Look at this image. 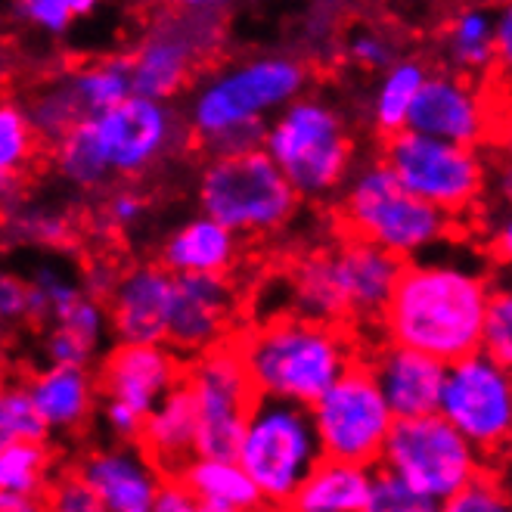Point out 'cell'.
<instances>
[{
    "mask_svg": "<svg viewBox=\"0 0 512 512\" xmlns=\"http://www.w3.org/2000/svg\"><path fill=\"white\" fill-rule=\"evenodd\" d=\"M491 280L457 261L404 264L391 289L382 323L385 339L423 351L441 364L481 348Z\"/></svg>",
    "mask_w": 512,
    "mask_h": 512,
    "instance_id": "obj_1",
    "label": "cell"
},
{
    "mask_svg": "<svg viewBox=\"0 0 512 512\" xmlns=\"http://www.w3.org/2000/svg\"><path fill=\"white\" fill-rule=\"evenodd\" d=\"M258 395L311 404L354 360L342 323L286 314L233 339Z\"/></svg>",
    "mask_w": 512,
    "mask_h": 512,
    "instance_id": "obj_2",
    "label": "cell"
},
{
    "mask_svg": "<svg viewBox=\"0 0 512 512\" xmlns=\"http://www.w3.org/2000/svg\"><path fill=\"white\" fill-rule=\"evenodd\" d=\"M401 267L398 255L351 236L295 267L292 314L326 323H370L382 317Z\"/></svg>",
    "mask_w": 512,
    "mask_h": 512,
    "instance_id": "obj_3",
    "label": "cell"
},
{
    "mask_svg": "<svg viewBox=\"0 0 512 512\" xmlns=\"http://www.w3.org/2000/svg\"><path fill=\"white\" fill-rule=\"evenodd\" d=\"M323 460L308 404L255 395L236 463L246 469L267 509H289L301 481Z\"/></svg>",
    "mask_w": 512,
    "mask_h": 512,
    "instance_id": "obj_4",
    "label": "cell"
},
{
    "mask_svg": "<svg viewBox=\"0 0 512 512\" xmlns=\"http://www.w3.org/2000/svg\"><path fill=\"white\" fill-rule=\"evenodd\" d=\"M264 128L261 149L274 159L298 199H320L333 193L348 177L354 159V140L342 115L323 103L295 97Z\"/></svg>",
    "mask_w": 512,
    "mask_h": 512,
    "instance_id": "obj_5",
    "label": "cell"
},
{
    "mask_svg": "<svg viewBox=\"0 0 512 512\" xmlns=\"http://www.w3.org/2000/svg\"><path fill=\"white\" fill-rule=\"evenodd\" d=\"M308 84V69L292 56H258L230 66L208 81L190 106V131L196 140L212 149L230 134L295 100Z\"/></svg>",
    "mask_w": 512,
    "mask_h": 512,
    "instance_id": "obj_6",
    "label": "cell"
},
{
    "mask_svg": "<svg viewBox=\"0 0 512 512\" xmlns=\"http://www.w3.org/2000/svg\"><path fill=\"white\" fill-rule=\"evenodd\" d=\"M342 215L351 236L367 239L401 261L444 243L454 230V218L413 196L385 162L367 165L351 180Z\"/></svg>",
    "mask_w": 512,
    "mask_h": 512,
    "instance_id": "obj_7",
    "label": "cell"
},
{
    "mask_svg": "<svg viewBox=\"0 0 512 512\" xmlns=\"http://www.w3.org/2000/svg\"><path fill=\"white\" fill-rule=\"evenodd\" d=\"M202 215L239 236L274 233L298 212V193L264 149L208 156L199 180Z\"/></svg>",
    "mask_w": 512,
    "mask_h": 512,
    "instance_id": "obj_8",
    "label": "cell"
},
{
    "mask_svg": "<svg viewBox=\"0 0 512 512\" xmlns=\"http://www.w3.org/2000/svg\"><path fill=\"white\" fill-rule=\"evenodd\" d=\"M379 466L401 475L413 491L441 509L472 475L488 466V460L435 410L395 419Z\"/></svg>",
    "mask_w": 512,
    "mask_h": 512,
    "instance_id": "obj_9",
    "label": "cell"
},
{
    "mask_svg": "<svg viewBox=\"0 0 512 512\" xmlns=\"http://www.w3.org/2000/svg\"><path fill=\"white\" fill-rule=\"evenodd\" d=\"M382 162L395 171V177L413 196L432 202L450 218L472 212L485 193L488 168L478 146H463L404 128L385 137Z\"/></svg>",
    "mask_w": 512,
    "mask_h": 512,
    "instance_id": "obj_10",
    "label": "cell"
},
{
    "mask_svg": "<svg viewBox=\"0 0 512 512\" xmlns=\"http://www.w3.org/2000/svg\"><path fill=\"white\" fill-rule=\"evenodd\" d=\"M184 388L196 419V457H236L255 385L233 342H218L193 357Z\"/></svg>",
    "mask_w": 512,
    "mask_h": 512,
    "instance_id": "obj_11",
    "label": "cell"
},
{
    "mask_svg": "<svg viewBox=\"0 0 512 512\" xmlns=\"http://www.w3.org/2000/svg\"><path fill=\"white\" fill-rule=\"evenodd\" d=\"M308 410L323 457L357 466H379L395 413L382 398L370 367L351 364L333 385L323 388V395L308 404Z\"/></svg>",
    "mask_w": 512,
    "mask_h": 512,
    "instance_id": "obj_12",
    "label": "cell"
},
{
    "mask_svg": "<svg viewBox=\"0 0 512 512\" xmlns=\"http://www.w3.org/2000/svg\"><path fill=\"white\" fill-rule=\"evenodd\" d=\"M438 413L491 463L503 454L512 435L509 367L485 351L450 360L444 370Z\"/></svg>",
    "mask_w": 512,
    "mask_h": 512,
    "instance_id": "obj_13",
    "label": "cell"
},
{
    "mask_svg": "<svg viewBox=\"0 0 512 512\" xmlns=\"http://www.w3.org/2000/svg\"><path fill=\"white\" fill-rule=\"evenodd\" d=\"M90 125L109 174L122 177H140L159 165L180 140V122L168 100H149L140 94H128L122 103L90 115Z\"/></svg>",
    "mask_w": 512,
    "mask_h": 512,
    "instance_id": "obj_14",
    "label": "cell"
},
{
    "mask_svg": "<svg viewBox=\"0 0 512 512\" xmlns=\"http://www.w3.org/2000/svg\"><path fill=\"white\" fill-rule=\"evenodd\" d=\"M236 289L227 274H174V301L165 345L177 357H196L227 339Z\"/></svg>",
    "mask_w": 512,
    "mask_h": 512,
    "instance_id": "obj_15",
    "label": "cell"
},
{
    "mask_svg": "<svg viewBox=\"0 0 512 512\" xmlns=\"http://www.w3.org/2000/svg\"><path fill=\"white\" fill-rule=\"evenodd\" d=\"M407 128L463 146H481L494 131V115L481 90L463 75L429 72L407 112Z\"/></svg>",
    "mask_w": 512,
    "mask_h": 512,
    "instance_id": "obj_16",
    "label": "cell"
},
{
    "mask_svg": "<svg viewBox=\"0 0 512 512\" xmlns=\"http://www.w3.org/2000/svg\"><path fill=\"white\" fill-rule=\"evenodd\" d=\"M109 301V329L115 342H165L174 301V274L162 264H140L118 277Z\"/></svg>",
    "mask_w": 512,
    "mask_h": 512,
    "instance_id": "obj_17",
    "label": "cell"
},
{
    "mask_svg": "<svg viewBox=\"0 0 512 512\" xmlns=\"http://www.w3.org/2000/svg\"><path fill=\"white\" fill-rule=\"evenodd\" d=\"M180 379H184V364L165 342H118V348L103 360L100 391L146 416L174 385H180Z\"/></svg>",
    "mask_w": 512,
    "mask_h": 512,
    "instance_id": "obj_18",
    "label": "cell"
},
{
    "mask_svg": "<svg viewBox=\"0 0 512 512\" xmlns=\"http://www.w3.org/2000/svg\"><path fill=\"white\" fill-rule=\"evenodd\" d=\"M78 475L94 488L100 512H153L162 472L137 441L103 447L84 457Z\"/></svg>",
    "mask_w": 512,
    "mask_h": 512,
    "instance_id": "obj_19",
    "label": "cell"
},
{
    "mask_svg": "<svg viewBox=\"0 0 512 512\" xmlns=\"http://www.w3.org/2000/svg\"><path fill=\"white\" fill-rule=\"evenodd\" d=\"M444 370L447 364H441V360L395 342L379 348L370 364V373L395 419L435 413L444 385Z\"/></svg>",
    "mask_w": 512,
    "mask_h": 512,
    "instance_id": "obj_20",
    "label": "cell"
},
{
    "mask_svg": "<svg viewBox=\"0 0 512 512\" xmlns=\"http://www.w3.org/2000/svg\"><path fill=\"white\" fill-rule=\"evenodd\" d=\"M137 444L156 463L162 475H177L196 457V419L184 382L174 385L168 395L143 416Z\"/></svg>",
    "mask_w": 512,
    "mask_h": 512,
    "instance_id": "obj_21",
    "label": "cell"
},
{
    "mask_svg": "<svg viewBox=\"0 0 512 512\" xmlns=\"http://www.w3.org/2000/svg\"><path fill=\"white\" fill-rule=\"evenodd\" d=\"M25 391L47 432H63V435L87 423L97 398L94 376L87 373V367H72V364H50L25 385Z\"/></svg>",
    "mask_w": 512,
    "mask_h": 512,
    "instance_id": "obj_22",
    "label": "cell"
},
{
    "mask_svg": "<svg viewBox=\"0 0 512 512\" xmlns=\"http://www.w3.org/2000/svg\"><path fill=\"white\" fill-rule=\"evenodd\" d=\"M239 258V233L199 215L162 243V267L171 274H230Z\"/></svg>",
    "mask_w": 512,
    "mask_h": 512,
    "instance_id": "obj_23",
    "label": "cell"
},
{
    "mask_svg": "<svg viewBox=\"0 0 512 512\" xmlns=\"http://www.w3.org/2000/svg\"><path fill=\"white\" fill-rule=\"evenodd\" d=\"M196 59V41L177 28H162L146 38L131 59V94L171 100L187 84Z\"/></svg>",
    "mask_w": 512,
    "mask_h": 512,
    "instance_id": "obj_24",
    "label": "cell"
},
{
    "mask_svg": "<svg viewBox=\"0 0 512 512\" xmlns=\"http://www.w3.org/2000/svg\"><path fill=\"white\" fill-rule=\"evenodd\" d=\"M177 478L196 497V512H252L267 509L255 481L236 457H193Z\"/></svg>",
    "mask_w": 512,
    "mask_h": 512,
    "instance_id": "obj_25",
    "label": "cell"
},
{
    "mask_svg": "<svg viewBox=\"0 0 512 512\" xmlns=\"http://www.w3.org/2000/svg\"><path fill=\"white\" fill-rule=\"evenodd\" d=\"M376 466H357L323 457L311 475L301 481L289 509L298 512H367L370 481Z\"/></svg>",
    "mask_w": 512,
    "mask_h": 512,
    "instance_id": "obj_26",
    "label": "cell"
},
{
    "mask_svg": "<svg viewBox=\"0 0 512 512\" xmlns=\"http://www.w3.org/2000/svg\"><path fill=\"white\" fill-rule=\"evenodd\" d=\"M426 78L429 69L419 59H395L385 69V78L373 100V125L382 137H391L407 128V112Z\"/></svg>",
    "mask_w": 512,
    "mask_h": 512,
    "instance_id": "obj_27",
    "label": "cell"
},
{
    "mask_svg": "<svg viewBox=\"0 0 512 512\" xmlns=\"http://www.w3.org/2000/svg\"><path fill=\"white\" fill-rule=\"evenodd\" d=\"M69 97L78 106V115H97L115 103H122L131 94V59L128 56H112L103 63L84 66L66 81Z\"/></svg>",
    "mask_w": 512,
    "mask_h": 512,
    "instance_id": "obj_28",
    "label": "cell"
},
{
    "mask_svg": "<svg viewBox=\"0 0 512 512\" xmlns=\"http://www.w3.org/2000/svg\"><path fill=\"white\" fill-rule=\"evenodd\" d=\"M56 168L69 184L87 187V190L103 187L112 177L103 162L100 146H97V134H94V125H90V115L78 118L69 131L56 137Z\"/></svg>",
    "mask_w": 512,
    "mask_h": 512,
    "instance_id": "obj_29",
    "label": "cell"
},
{
    "mask_svg": "<svg viewBox=\"0 0 512 512\" xmlns=\"http://www.w3.org/2000/svg\"><path fill=\"white\" fill-rule=\"evenodd\" d=\"M47 485H50V450L44 441L0 444V491L41 500Z\"/></svg>",
    "mask_w": 512,
    "mask_h": 512,
    "instance_id": "obj_30",
    "label": "cell"
},
{
    "mask_svg": "<svg viewBox=\"0 0 512 512\" xmlns=\"http://www.w3.org/2000/svg\"><path fill=\"white\" fill-rule=\"evenodd\" d=\"M447 50L460 72H485L497 53H494V16L488 10H463L447 35Z\"/></svg>",
    "mask_w": 512,
    "mask_h": 512,
    "instance_id": "obj_31",
    "label": "cell"
},
{
    "mask_svg": "<svg viewBox=\"0 0 512 512\" xmlns=\"http://www.w3.org/2000/svg\"><path fill=\"white\" fill-rule=\"evenodd\" d=\"M35 128L28 112L13 103H0V174H19L35 156Z\"/></svg>",
    "mask_w": 512,
    "mask_h": 512,
    "instance_id": "obj_32",
    "label": "cell"
},
{
    "mask_svg": "<svg viewBox=\"0 0 512 512\" xmlns=\"http://www.w3.org/2000/svg\"><path fill=\"white\" fill-rule=\"evenodd\" d=\"M47 435L25 385H0V441H47Z\"/></svg>",
    "mask_w": 512,
    "mask_h": 512,
    "instance_id": "obj_33",
    "label": "cell"
},
{
    "mask_svg": "<svg viewBox=\"0 0 512 512\" xmlns=\"http://www.w3.org/2000/svg\"><path fill=\"white\" fill-rule=\"evenodd\" d=\"M435 509L438 506L429 497L413 491L401 475H395L385 466H379V472L373 469L367 512H435Z\"/></svg>",
    "mask_w": 512,
    "mask_h": 512,
    "instance_id": "obj_34",
    "label": "cell"
},
{
    "mask_svg": "<svg viewBox=\"0 0 512 512\" xmlns=\"http://www.w3.org/2000/svg\"><path fill=\"white\" fill-rule=\"evenodd\" d=\"M494 360L509 367L512 360V295L506 289H494L488 295L485 320H481V348Z\"/></svg>",
    "mask_w": 512,
    "mask_h": 512,
    "instance_id": "obj_35",
    "label": "cell"
},
{
    "mask_svg": "<svg viewBox=\"0 0 512 512\" xmlns=\"http://www.w3.org/2000/svg\"><path fill=\"white\" fill-rule=\"evenodd\" d=\"M441 509H450V512H506L509 497L500 485L497 472L491 466H485L478 475H472Z\"/></svg>",
    "mask_w": 512,
    "mask_h": 512,
    "instance_id": "obj_36",
    "label": "cell"
},
{
    "mask_svg": "<svg viewBox=\"0 0 512 512\" xmlns=\"http://www.w3.org/2000/svg\"><path fill=\"white\" fill-rule=\"evenodd\" d=\"M28 118H32L35 134H41V137H47V140H56L63 131H69L81 115H78L75 100L69 97L66 84H59L56 90H50L47 97H41V100L32 106Z\"/></svg>",
    "mask_w": 512,
    "mask_h": 512,
    "instance_id": "obj_37",
    "label": "cell"
},
{
    "mask_svg": "<svg viewBox=\"0 0 512 512\" xmlns=\"http://www.w3.org/2000/svg\"><path fill=\"white\" fill-rule=\"evenodd\" d=\"M44 497H47L44 506L59 509V512H100V500L94 488H90L78 472L50 481Z\"/></svg>",
    "mask_w": 512,
    "mask_h": 512,
    "instance_id": "obj_38",
    "label": "cell"
},
{
    "mask_svg": "<svg viewBox=\"0 0 512 512\" xmlns=\"http://www.w3.org/2000/svg\"><path fill=\"white\" fill-rule=\"evenodd\" d=\"M22 10L38 28H44V32H50V35H63L75 19V13L69 10L66 0H25Z\"/></svg>",
    "mask_w": 512,
    "mask_h": 512,
    "instance_id": "obj_39",
    "label": "cell"
},
{
    "mask_svg": "<svg viewBox=\"0 0 512 512\" xmlns=\"http://www.w3.org/2000/svg\"><path fill=\"white\" fill-rule=\"evenodd\" d=\"M348 50L364 69H388L391 63H395V47L376 32H357L351 38Z\"/></svg>",
    "mask_w": 512,
    "mask_h": 512,
    "instance_id": "obj_40",
    "label": "cell"
},
{
    "mask_svg": "<svg viewBox=\"0 0 512 512\" xmlns=\"http://www.w3.org/2000/svg\"><path fill=\"white\" fill-rule=\"evenodd\" d=\"M153 512H196V497L177 475H162Z\"/></svg>",
    "mask_w": 512,
    "mask_h": 512,
    "instance_id": "obj_41",
    "label": "cell"
},
{
    "mask_svg": "<svg viewBox=\"0 0 512 512\" xmlns=\"http://www.w3.org/2000/svg\"><path fill=\"white\" fill-rule=\"evenodd\" d=\"M28 308V283L16 274H0V323L25 320Z\"/></svg>",
    "mask_w": 512,
    "mask_h": 512,
    "instance_id": "obj_42",
    "label": "cell"
},
{
    "mask_svg": "<svg viewBox=\"0 0 512 512\" xmlns=\"http://www.w3.org/2000/svg\"><path fill=\"white\" fill-rule=\"evenodd\" d=\"M140 423H143V416L122 404V401H115V398H106V426L115 438H122V441H137V432H140Z\"/></svg>",
    "mask_w": 512,
    "mask_h": 512,
    "instance_id": "obj_43",
    "label": "cell"
},
{
    "mask_svg": "<svg viewBox=\"0 0 512 512\" xmlns=\"http://www.w3.org/2000/svg\"><path fill=\"white\" fill-rule=\"evenodd\" d=\"M22 230H25V236L38 239V243H59V239L66 236V221L56 215L32 212V215H25Z\"/></svg>",
    "mask_w": 512,
    "mask_h": 512,
    "instance_id": "obj_44",
    "label": "cell"
},
{
    "mask_svg": "<svg viewBox=\"0 0 512 512\" xmlns=\"http://www.w3.org/2000/svg\"><path fill=\"white\" fill-rule=\"evenodd\" d=\"M143 215H146V199L137 196V193H118V196L109 202V218H112L118 227H131V224H137Z\"/></svg>",
    "mask_w": 512,
    "mask_h": 512,
    "instance_id": "obj_45",
    "label": "cell"
},
{
    "mask_svg": "<svg viewBox=\"0 0 512 512\" xmlns=\"http://www.w3.org/2000/svg\"><path fill=\"white\" fill-rule=\"evenodd\" d=\"M115 283H118V274L109 267V264H94L84 274V280H81V289H84V295H90V298H97V301H103L106 305V298L112 295V289H115Z\"/></svg>",
    "mask_w": 512,
    "mask_h": 512,
    "instance_id": "obj_46",
    "label": "cell"
},
{
    "mask_svg": "<svg viewBox=\"0 0 512 512\" xmlns=\"http://www.w3.org/2000/svg\"><path fill=\"white\" fill-rule=\"evenodd\" d=\"M494 53L509 66V59H512V10L509 7H503L500 16H494Z\"/></svg>",
    "mask_w": 512,
    "mask_h": 512,
    "instance_id": "obj_47",
    "label": "cell"
},
{
    "mask_svg": "<svg viewBox=\"0 0 512 512\" xmlns=\"http://www.w3.org/2000/svg\"><path fill=\"white\" fill-rule=\"evenodd\" d=\"M41 506L44 503L35 500V497H22V494H13V491H0V512H35Z\"/></svg>",
    "mask_w": 512,
    "mask_h": 512,
    "instance_id": "obj_48",
    "label": "cell"
},
{
    "mask_svg": "<svg viewBox=\"0 0 512 512\" xmlns=\"http://www.w3.org/2000/svg\"><path fill=\"white\" fill-rule=\"evenodd\" d=\"M66 4H69V10L75 16H87V13H94L103 4V0H66Z\"/></svg>",
    "mask_w": 512,
    "mask_h": 512,
    "instance_id": "obj_49",
    "label": "cell"
},
{
    "mask_svg": "<svg viewBox=\"0 0 512 512\" xmlns=\"http://www.w3.org/2000/svg\"><path fill=\"white\" fill-rule=\"evenodd\" d=\"M16 193V174H0V202Z\"/></svg>",
    "mask_w": 512,
    "mask_h": 512,
    "instance_id": "obj_50",
    "label": "cell"
},
{
    "mask_svg": "<svg viewBox=\"0 0 512 512\" xmlns=\"http://www.w3.org/2000/svg\"><path fill=\"white\" fill-rule=\"evenodd\" d=\"M187 10H199V13H205V10H212V7H218V4H224V0H180Z\"/></svg>",
    "mask_w": 512,
    "mask_h": 512,
    "instance_id": "obj_51",
    "label": "cell"
},
{
    "mask_svg": "<svg viewBox=\"0 0 512 512\" xmlns=\"http://www.w3.org/2000/svg\"><path fill=\"white\" fill-rule=\"evenodd\" d=\"M19 4H25V0H19Z\"/></svg>",
    "mask_w": 512,
    "mask_h": 512,
    "instance_id": "obj_52",
    "label": "cell"
}]
</instances>
